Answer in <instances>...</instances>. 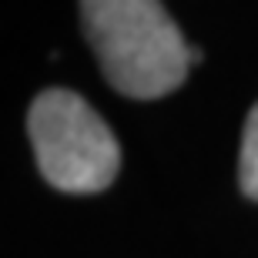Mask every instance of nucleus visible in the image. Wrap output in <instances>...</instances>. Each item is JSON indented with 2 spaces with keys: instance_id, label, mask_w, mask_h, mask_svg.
<instances>
[{
  "instance_id": "1",
  "label": "nucleus",
  "mask_w": 258,
  "mask_h": 258,
  "mask_svg": "<svg viewBox=\"0 0 258 258\" xmlns=\"http://www.w3.org/2000/svg\"><path fill=\"white\" fill-rule=\"evenodd\" d=\"M81 24L117 94L154 101L184 84L191 44L161 0H81Z\"/></svg>"
},
{
  "instance_id": "2",
  "label": "nucleus",
  "mask_w": 258,
  "mask_h": 258,
  "mask_svg": "<svg viewBox=\"0 0 258 258\" xmlns=\"http://www.w3.org/2000/svg\"><path fill=\"white\" fill-rule=\"evenodd\" d=\"M27 134L44 181L67 195L104 191L121 171V144L107 121L67 87L34 97Z\"/></svg>"
},
{
  "instance_id": "3",
  "label": "nucleus",
  "mask_w": 258,
  "mask_h": 258,
  "mask_svg": "<svg viewBox=\"0 0 258 258\" xmlns=\"http://www.w3.org/2000/svg\"><path fill=\"white\" fill-rule=\"evenodd\" d=\"M238 184L245 198L258 201V104L248 111L245 134H241V158H238Z\"/></svg>"
}]
</instances>
